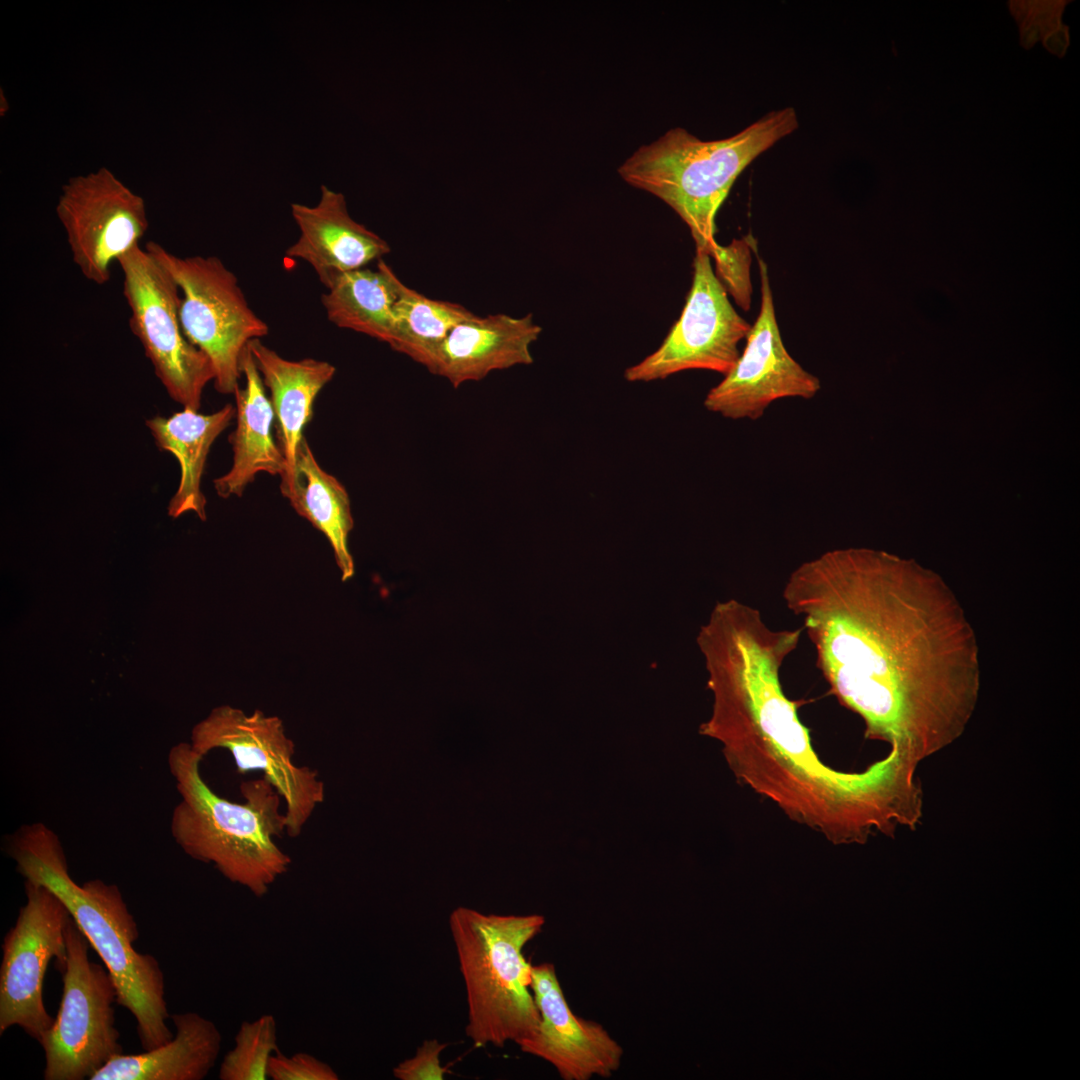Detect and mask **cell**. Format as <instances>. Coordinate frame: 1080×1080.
I'll use <instances>...</instances> for the list:
<instances>
[{
	"label": "cell",
	"mask_w": 1080,
	"mask_h": 1080,
	"mask_svg": "<svg viewBox=\"0 0 1080 1080\" xmlns=\"http://www.w3.org/2000/svg\"><path fill=\"white\" fill-rule=\"evenodd\" d=\"M782 598L867 738L918 766L962 735L978 701L979 652L940 576L885 552L833 549L797 566Z\"/></svg>",
	"instance_id": "1"
},
{
	"label": "cell",
	"mask_w": 1080,
	"mask_h": 1080,
	"mask_svg": "<svg viewBox=\"0 0 1080 1080\" xmlns=\"http://www.w3.org/2000/svg\"><path fill=\"white\" fill-rule=\"evenodd\" d=\"M801 632L770 627L740 601L712 611L696 638L713 697L699 733L720 743L740 783L833 844L914 829L923 805L916 765L890 751L861 772H846L815 752L781 683Z\"/></svg>",
	"instance_id": "2"
},
{
	"label": "cell",
	"mask_w": 1080,
	"mask_h": 1080,
	"mask_svg": "<svg viewBox=\"0 0 1080 1080\" xmlns=\"http://www.w3.org/2000/svg\"><path fill=\"white\" fill-rule=\"evenodd\" d=\"M9 852L26 881L46 886L64 903L110 973L116 1002L134 1016L142 1048L171 1040L164 974L154 956L136 951L137 923L118 886L100 879L76 882L59 837L43 823L22 826Z\"/></svg>",
	"instance_id": "3"
},
{
	"label": "cell",
	"mask_w": 1080,
	"mask_h": 1080,
	"mask_svg": "<svg viewBox=\"0 0 1080 1080\" xmlns=\"http://www.w3.org/2000/svg\"><path fill=\"white\" fill-rule=\"evenodd\" d=\"M202 759L190 743L170 749L169 770L180 796L171 816L172 837L191 858L263 897L292 863L275 842L286 832L282 797L262 776L241 784L243 803L225 799L203 779Z\"/></svg>",
	"instance_id": "4"
},
{
	"label": "cell",
	"mask_w": 1080,
	"mask_h": 1080,
	"mask_svg": "<svg viewBox=\"0 0 1080 1080\" xmlns=\"http://www.w3.org/2000/svg\"><path fill=\"white\" fill-rule=\"evenodd\" d=\"M792 107L769 112L739 133L705 141L683 128L639 147L618 168L629 185L651 193L686 223L696 250L714 257L715 217L742 171L798 128Z\"/></svg>",
	"instance_id": "5"
},
{
	"label": "cell",
	"mask_w": 1080,
	"mask_h": 1080,
	"mask_svg": "<svg viewBox=\"0 0 1080 1080\" xmlns=\"http://www.w3.org/2000/svg\"><path fill=\"white\" fill-rule=\"evenodd\" d=\"M542 915L485 914L459 907L449 916L467 1000L465 1033L475 1047H504L536 1030L540 1015L531 991L525 945L543 929Z\"/></svg>",
	"instance_id": "6"
},
{
	"label": "cell",
	"mask_w": 1080,
	"mask_h": 1080,
	"mask_svg": "<svg viewBox=\"0 0 1080 1080\" xmlns=\"http://www.w3.org/2000/svg\"><path fill=\"white\" fill-rule=\"evenodd\" d=\"M175 279L185 337L210 360L221 394L239 387L241 359L248 344L269 327L249 306L237 277L215 256L179 257L159 243L145 246Z\"/></svg>",
	"instance_id": "7"
},
{
	"label": "cell",
	"mask_w": 1080,
	"mask_h": 1080,
	"mask_svg": "<svg viewBox=\"0 0 1080 1080\" xmlns=\"http://www.w3.org/2000/svg\"><path fill=\"white\" fill-rule=\"evenodd\" d=\"M90 943L71 917L59 1010L41 1044L45 1080L90 1078L122 1053L113 1003L117 992L107 968L91 962Z\"/></svg>",
	"instance_id": "8"
},
{
	"label": "cell",
	"mask_w": 1080,
	"mask_h": 1080,
	"mask_svg": "<svg viewBox=\"0 0 1080 1080\" xmlns=\"http://www.w3.org/2000/svg\"><path fill=\"white\" fill-rule=\"evenodd\" d=\"M129 327L142 344L154 373L172 400L199 410L215 373L208 357L185 337L179 318L180 291L170 272L145 248L136 247L117 262Z\"/></svg>",
	"instance_id": "9"
},
{
	"label": "cell",
	"mask_w": 1080,
	"mask_h": 1080,
	"mask_svg": "<svg viewBox=\"0 0 1080 1080\" xmlns=\"http://www.w3.org/2000/svg\"><path fill=\"white\" fill-rule=\"evenodd\" d=\"M190 745L202 757L215 749L228 750L239 774L262 772L285 801L286 833L290 837L301 834L325 799V784L319 772L295 764V744L278 716H268L261 710L247 714L221 705L193 727Z\"/></svg>",
	"instance_id": "10"
},
{
	"label": "cell",
	"mask_w": 1080,
	"mask_h": 1080,
	"mask_svg": "<svg viewBox=\"0 0 1080 1080\" xmlns=\"http://www.w3.org/2000/svg\"><path fill=\"white\" fill-rule=\"evenodd\" d=\"M25 894L2 945L0 1034L18 1026L40 1043L54 1021L43 999L44 980L51 960L61 973L65 968L71 915L44 885L25 880Z\"/></svg>",
	"instance_id": "11"
},
{
	"label": "cell",
	"mask_w": 1080,
	"mask_h": 1080,
	"mask_svg": "<svg viewBox=\"0 0 1080 1080\" xmlns=\"http://www.w3.org/2000/svg\"><path fill=\"white\" fill-rule=\"evenodd\" d=\"M56 215L73 262L96 285L110 280L112 264L140 246L149 226L143 198L105 167L70 178Z\"/></svg>",
	"instance_id": "12"
},
{
	"label": "cell",
	"mask_w": 1080,
	"mask_h": 1080,
	"mask_svg": "<svg viewBox=\"0 0 1080 1080\" xmlns=\"http://www.w3.org/2000/svg\"><path fill=\"white\" fill-rule=\"evenodd\" d=\"M710 258L696 250L692 286L680 318L656 351L625 370L627 381L650 382L691 369L725 376L734 367L738 344L751 326L733 308Z\"/></svg>",
	"instance_id": "13"
},
{
	"label": "cell",
	"mask_w": 1080,
	"mask_h": 1080,
	"mask_svg": "<svg viewBox=\"0 0 1080 1080\" xmlns=\"http://www.w3.org/2000/svg\"><path fill=\"white\" fill-rule=\"evenodd\" d=\"M761 306L734 367L704 400L707 410L725 418L756 420L774 401L813 398L819 379L787 351L776 321L767 265L758 257Z\"/></svg>",
	"instance_id": "14"
},
{
	"label": "cell",
	"mask_w": 1080,
	"mask_h": 1080,
	"mask_svg": "<svg viewBox=\"0 0 1080 1080\" xmlns=\"http://www.w3.org/2000/svg\"><path fill=\"white\" fill-rule=\"evenodd\" d=\"M531 971L540 1020L534 1033L516 1043L520 1050L548 1062L563 1080L612 1076L621 1065V1045L601 1024L573 1013L552 963Z\"/></svg>",
	"instance_id": "15"
},
{
	"label": "cell",
	"mask_w": 1080,
	"mask_h": 1080,
	"mask_svg": "<svg viewBox=\"0 0 1080 1080\" xmlns=\"http://www.w3.org/2000/svg\"><path fill=\"white\" fill-rule=\"evenodd\" d=\"M291 214L300 234L286 254L308 263L326 289L390 252L385 240L351 218L344 195L327 186L315 206L294 203Z\"/></svg>",
	"instance_id": "16"
},
{
	"label": "cell",
	"mask_w": 1080,
	"mask_h": 1080,
	"mask_svg": "<svg viewBox=\"0 0 1080 1080\" xmlns=\"http://www.w3.org/2000/svg\"><path fill=\"white\" fill-rule=\"evenodd\" d=\"M541 331L531 314L475 315L450 331L426 368L457 388L495 370L529 365L533 362L530 346Z\"/></svg>",
	"instance_id": "17"
},
{
	"label": "cell",
	"mask_w": 1080,
	"mask_h": 1080,
	"mask_svg": "<svg viewBox=\"0 0 1080 1080\" xmlns=\"http://www.w3.org/2000/svg\"><path fill=\"white\" fill-rule=\"evenodd\" d=\"M241 372L246 383L233 394L236 428L228 438L233 450L232 466L213 481L221 498L241 496L258 473L281 479L286 471L285 457L272 434L273 409L248 346L241 359Z\"/></svg>",
	"instance_id": "18"
},
{
	"label": "cell",
	"mask_w": 1080,
	"mask_h": 1080,
	"mask_svg": "<svg viewBox=\"0 0 1080 1080\" xmlns=\"http://www.w3.org/2000/svg\"><path fill=\"white\" fill-rule=\"evenodd\" d=\"M248 348L270 392L277 443L286 461L281 488L291 481L296 452L303 430L312 419L314 401L336 369L329 362L313 358L285 359L260 339L251 341Z\"/></svg>",
	"instance_id": "19"
},
{
	"label": "cell",
	"mask_w": 1080,
	"mask_h": 1080,
	"mask_svg": "<svg viewBox=\"0 0 1080 1080\" xmlns=\"http://www.w3.org/2000/svg\"><path fill=\"white\" fill-rule=\"evenodd\" d=\"M171 1040L139 1054L112 1057L89 1080H201L214 1067L222 1035L211 1020L196 1012L171 1016Z\"/></svg>",
	"instance_id": "20"
},
{
	"label": "cell",
	"mask_w": 1080,
	"mask_h": 1080,
	"mask_svg": "<svg viewBox=\"0 0 1080 1080\" xmlns=\"http://www.w3.org/2000/svg\"><path fill=\"white\" fill-rule=\"evenodd\" d=\"M235 413V406L226 404L210 414L183 408L168 417L154 416L146 420L158 449L173 454L180 466L179 485L167 508L170 517L178 518L193 512L201 521L207 519V501L201 491L207 457Z\"/></svg>",
	"instance_id": "21"
},
{
	"label": "cell",
	"mask_w": 1080,
	"mask_h": 1080,
	"mask_svg": "<svg viewBox=\"0 0 1080 1080\" xmlns=\"http://www.w3.org/2000/svg\"><path fill=\"white\" fill-rule=\"evenodd\" d=\"M280 490L296 513L327 538L341 579L352 578L355 566L348 538L354 521L350 498L345 487L319 465L305 437L296 452L291 481Z\"/></svg>",
	"instance_id": "22"
},
{
	"label": "cell",
	"mask_w": 1080,
	"mask_h": 1080,
	"mask_svg": "<svg viewBox=\"0 0 1080 1080\" xmlns=\"http://www.w3.org/2000/svg\"><path fill=\"white\" fill-rule=\"evenodd\" d=\"M397 275L382 260L377 270L361 268L340 275L322 296L327 318L388 345L393 339Z\"/></svg>",
	"instance_id": "23"
},
{
	"label": "cell",
	"mask_w": 1080,
	"mask_h": 1080,
	"mask_svg": "<svg viewBox=\"0 0 1080 1080\" xmlns=\"http://www.w3.org/2000/svg\"><path fill=\"white\" fill-rule=\"evenodd\" d=\"M393 339L389 346L427 367L437 348L459 323L475 316L457 303L434 300L396 280Z\"/></svg>",
	"instance_id": "24"
},
{
	"label": "cell",
	"mask_w": 1080,
	"mask_h": 1080,
	"mask_svg": "<svg viewBox=\"0 0 1080 1080\" xmlns=\"http://www.w3.org/2000/svg\"><path fill=\"white\" fill-rule=\"evenodd\" d=\"M277 1022L264 1014L253 1021H243L230 1049L220 1065L221 1080H265L269 1063L279 1050Z\"/></svg>",
	"instance_id": "25"
},
{
	"label": "cell",
	"mask_w": 1080,
	"mask_h": 1080,
	"mask_svg": "<svg viewBox=\"0 0 1080 1080\" xmlns=\"http://www.w3.org/2000/svg\"><path fill=\"white\" fill-rule=\"evenodd\" d=\"M268 1077L272 1080H337V1072L317 1057L298 1052L291 1056L278 1050L271 1058Z\"/></svg>",
	"instance_id": "26"
},
{
	"label": "cell",
	"mask_w": 1080,
	"mask_h": 1080,
	"mask_svg": "<svg viewBox=\"0 0 1080 1080\" xmlns=\"http://www.w3.org/2000/svg\"><path fill=\"white\" fill-rule=\"evenodd\" d=\"M716 261L718 273L729 283V289L732 295L737 300L738 288H739V303L748 310L750 305V293H748L741 285L739 278L743 283L750 286L749 281V251L747 249V243L742 241H734L730 246H719L716 254L713 257Z\"/></svg>",
	"instance_id": "27"
},
{
	"label": "cell",
	"mask_w": 1080,
	"mask_h": 1080,
	"mask_svg": "<svg viewBox=\"0 0 1080 1080\" xmlns=\"http://www.w3.org/2000/svg\"><path fill=\"white\" fill-rule=\"evenodd\" d=\"M447 1046L437 1039L425 1040L413 1057L393 1068L394 1077L399 1080H443L447 1069L441 1065L440 1055Z\"/></svg>",
	"instance_id": "28"
}]
</instances>
